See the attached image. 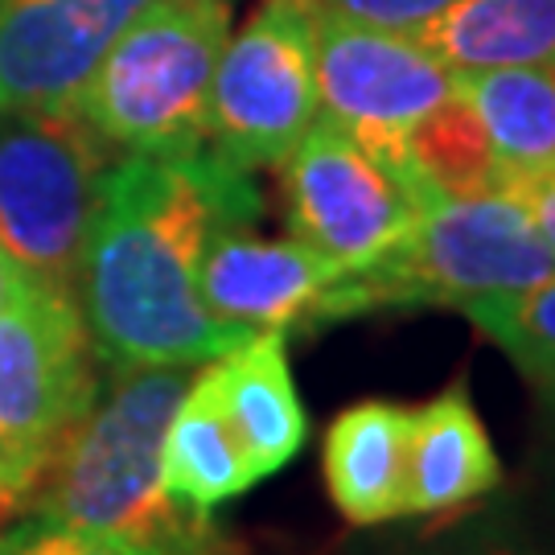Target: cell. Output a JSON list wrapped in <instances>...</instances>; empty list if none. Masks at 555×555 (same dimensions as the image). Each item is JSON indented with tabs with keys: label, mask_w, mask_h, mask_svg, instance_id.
I'll return each mask as SVG.
<instances>
[{
	"label": "cell",
	"mask_w": 555,
	"mask_h": 555,
	"mask_svg": "<svg viewBox=\"0 0 555 555\" xmlns=\"http://www.w3.org/2000/svg\"><path fill=\"white\" fill-rule=\"evenodd\" d=\"M259 215L247 169L190 153H128L103 173L100 210L82 251L87 334L112 366H206L247 337L198 293L206 238Z\"/></svg>",
	"instance_id": "6da1fadb"
},
{
	"label": "cell",
	"mask_w": 555,
	"mask_h": 555,
	"mask_svg": "<svg viewBox=\"0 0 555 555\" xmlns=\"http://www.w3.org/2000/svg\"><path fill=\"white\" fill-rule=\"evenodd\" d=\"M276 173L293 238L309 243L341 272L383 259L412 231L420 210L440 198L408 144L358 137L325 112L276 160Z\"/></svg>",
	"instance_id": "5b68a950"
},
{
	"label": "cell",
	"mask_w": 555,
	"mask_h": 555,
	"mask_svg": "<svg viewBox=\"0 0 555 555\" xmlns=\"http://www.w3.org/2000/svg\"><path fill=\"white\" fill-rule=\"evenodd\" d=\"M34 280L38 276H34L29 268H21L17 259L9 256V247L0 243V309H9V305H13V300H17Z\"/></svg>",
	"instance_id": "cb8c5ba5"
},
{
	"label": "cell",
	"mask_w": 555,
	"mask_h": 555,
	"mask_svg": "<svg viewBox=\"0 0 555 555\" xmlns=\"http://www.w3.org/2000/svg\"><path fill=\"white\" fill-rule=\"evenodd\" d=\"M433 555H522L506 543H465V547H453V552H433Z\"/></svg>",
	"instance_id": "d4e9b609"
},
{
	"label": "cell",
	"mask_w": 555,
	"mask_h": 555,
	"mask_svg": "<svg viewBox=\"0 0 555 555\" xmlns=\"http://www.w3.org/2000/svg\"><path fill=\"white\" fill-rule=\"evenodd\" d=\"M313 70L325 116L358 137L408 144V132L453 95V70L412 34L313 13Z\"/></svg>",
	"instance_id": "ba28073f"
},
{
	"label": "cell",
	"mask_w": 555,
	"mask_h": 555,
	"mask_svg": "<svg viewBox=\"0 0 555 555\" xmlns=\"http://www.w3.org/2000/svg\"><path fill=\"white\" fill-rule=\"evenodd\" d=\"M17 506H21V502H13V498H0V522H4V518L13 515Z\"/></svg>",
	"instance_id": "484cf974"
},
{
	"label": "cell",
	"mask_w": 555,
	"mask_h": 555,
	"mask_svg": "<svg viewBox=\"0 0 555 555\" xmlns=\"http://www.w3.org/2000/svg\"><path fill=\"white\" fill-rule=\"evenodd\" d=\"M54 449L59 444H29V440H13L0 433V498H13L25 506V498H34L50 469Z\"/></svg>",
	"instance_id": "7402d4cb"
},
{
	"label": "cell",
	"mask_w": 555,
	"mask_h": 555,
	"mask_svg": "<svg viewBox=\"0 0 555 555\" xmlns=\"http://www.w3.org/2000/svg\"><path fill=\"white\" fill-rule=\"evenodd\" d=\"M555 276V256L511 190L440 194L412 231L371 268L341 272L325 297V321L375 309L502 297Z\"/></svg>",
	"instance_id": "3957f363"
},
{
	"label": "cell",
	"mask_w": 555,
	"mask_h": 555,
	"mask_svg": "<svg viewBox=\"0 0 555 555\" xmlns=\"http://www.w3.org/2000/svg\"><path fill=\"white\" fill-rule=\"evenodd\" d=\"M284 337L288 334L280 330H263L231 354L215 358L222 412L256 481L280 474L309 437V416L300 408Z\"/></svg>",
	"instance_id": "4fadbf2b"
},
{
	"label": "cell",
	"mask_w": 555,
	"mask_h": 555,
	"mask_svg": "<svg viewBox=\"0 0 555 555\" xmlns=\"http://www.w3.org/2000/svg\"><path fill=\"white\" fill-rule=\"evenodd\" d=\"M107 140L75 107L0 112V243L46 284L75 288L100 210Z\"/></svg>",
	"instance_id": "8992f818"
},
{
	"label": "cell",
	"mask_w": 555,
	"mask_h": 555,
	"mask_svg": "<svg viewBox=\"0 0 555 555\" xmlns=\"http://www.w3.org/2000/svg\"><path fill=\"white\" fill-rule=\"evenodd\" d=\"M408 433L412 412L391 399H362L330 424L321 469L346 522L378 527L408 515Z\"/></svg>",
	"instance_id": "5bb4252c"
},
{
	"label": "cell",
	"mask_w": 555,
	"mask_h": 555,
	"mask_svg": "<svg viewBox=\"0 0 555 555\" xmlns=\"http://www.w3.org/2000/svg\"><path fill=\"white\" fill-rule=\"evenodd\" d=\"M453 87L486 128L502 190L552 173L555 66H498V70H469V75L453 70Z\"/></svg>",
	"instance_id": "2e32d148"
},
{
	"label": "cell",
	"mask_w": 555,
	"mask_h": 555,
	"mask_svg": "<svg viewBox=\"0 0 555 555\" xmlns=\"http://www.w3.org/2000/svg\"><path fill=\"white\" fill-rule=\"evenodd\" d=\"M502 486V456L481 424L469 383L456 378L412 412L408 515H456Z\"/></svg>",
	"instance_id": "7c38bea8"
},
{
	"label": "cell",
	"mask_w": 555,
	"mask_h": 555,
	"mask_svg": "<svg viewBox=\"0 0 555 555\" xmlns=\"http://www.w3.org/2000/svg\"><path fill=\"white\" fill-rule=\"evenodd\" d=\"M149 0H0V112L75 107L82 82Z\"/></svg>",
	"instance_id": "30bf717a"
},
{
	"label": "cell",
	"mask_w": 555,
	"mask_h": 555,
	"mask_svg": "<svg viewBox=\"0 0 555 555\" xmlns=\"http://www.w3.org/2000/svg\"><path fill=\"white\" fill-rule=\"evenodd\" d=\"M313 4L330 9V13H341V17L383 25V29H396V34H412L416 38L428 21L440 17L456 0H313Z\"/></svg>",
	"instance_id": "44dd1931"
},
{
	"label": "cell",
	"mask_w": 555,
	"mask_h": 555,
	"mask_svg": "<svg viewBox=\"0 0 555 555\" xmlns=\"http://www.w3.org/2000/svg\"><path fill=\"white\" fill-rule=\"evenodd\" d=\"M543 403H547V408L555 412V391H552V396H543Z\"/></svg>",
	"instance_id": "4316f807"
},
{
	"label": "cell",
	"mask_w": 555,
	"mask_h": 555,
	"mask_svg": "<svg viewBox=\"0 0 555 555\" xmlns=\"http://www.w3.org/2000/svg\"><path fill=\"white\" fill-rule=\"evenodd\" d=\"M313 0H263L227 38L206 100V149L235 169L276 165L318 119Z\"/></svg>",
	"instance_id": "52a82bcc"
},
{
	"label": "cell",
	"mask_w": 555,
	"mask_h": 555,
	"mask_svg": "<svg viewBox=\"0 0 555 555\" xmlns=\"http://www.w3.org/2000/svg\"><path fill=\"white\" fill-rule=\"evenodd\" d=\"M194 375V366H116L112 391L59 440L34 515L132 539H181L206 522L178 511L160 486L165 428Z\"/></svg>",
	"instance_id": "7a4b0ae2"
},
{
	"label": "cell",
	"mask_w": 555,
	"mask_h": 555,
	"mask_svg": "<svg viewBox=\"0 0 555 555\" xmlns=\"http://www.w3.org/2000/svg\"><path fill=\"white\" fill-rule=\"evenodd\" d=\"M461 313L494 341L518 366V375L539 391V399L555 391V276L531 288L481 297L461 305Z\"/></svg>",
	"instance_id": "d6986e66"
},
{
	"label": "cell",
	"mask_w": 555,
	"mask_h": 555,
	"mask_svg": "<svg viewBox=\"0 0 555 555\" xmlns=\"http://www.w3.org/2000/svg\"><path fill=\"white\" fill-rule=\"evenodd\" d=\"M231 38V0H149L82 82L79 112L128 153H190L206 144V100Z\"/></svg>",
	"instance_id": "277c9868"
},
{
	"label": "cell",
	"mask_w": 555,
	"mask_h": 555,
	"mask_svg": "<svg viewBox=\"0 0 555 555\" xmlns=\"http://www.w3.org/2000/svg\"><path fill=\"white\" fill-rule=\"evenodd\" d=\"M416 38L456 75L555 66V0H456Z\"/></svg>",
	"instance_id": "e0dca14e"
},
{
	"label": "cell",
	"mask_w": 555,
	"mask_h": 555,
	"mask_svg": "<svg viewBox=\"0 0 555 555\" xmlns=\"http://www.w3.org/2000/svg\"><path fill=\"white\" fill-rule=\"evenodd\" d=\"M408 153L416 169L437 185L440 194H481V190H502L498 185L494 153L481 119L465 95L453 87V95L433 107L408 132Z\"/></svg>",
	"instance_id": "ac0fdd59"
},
{
	"label": "cell",
	"mask_w": 555,
	"mask_h": 555,
	"mask_svg": "<svg viewBox=\"0 0 555 555\" xmlns=\"http://www.w3.org/2000/svg\"><path fill=\"white\" fill-rule=\"evenodd\" d=\"M160 486L178 511L194 518L215 515L231 498L247 494L256 486L247 456L235 440V428L222 412L215 362H206V371L194 375L165 428Z\"/></svg>",
	"instance_id": "9a60e30c"
},
{
	"label": "cell",
	"mask_w": 555,
	"mask_h": 555,
	"mask_svg": "<svg viewBox=\"0 0 555 555\" xmlns=\"http://www.w3.org/2000/svg\"><path fill=\"white\" fill-rule=\"evenodd\" d=\"M341 268L300 238H256L243 222H222L198 263L202 305L243 334L297 330L325 321V297Z\"/></svg>",
	"instance_id": "8fae6325"
},
{
	"label": "cell",
	"mask_w": 555,
	"mask_h": 555,
	"mask_svg": "<svg viewBox=\"0 0 555 555\" xmlns=\"http://www.w3.org/2000/svg\"><path fill=\"white\" fill-rule=\"evenodd\" d=\"M511 194L527 206V215H531V222H535V231L543 235V243L552 247V256H555V169L552 173H543V178L522 181V185H515Z\"/></svg>",
	"instance_id": "603a6c76"
},
{
	"label": "cell",
	"mask_w": 555,
	"mask_h": 555,
	"mask_svg": "<svg viewBox=\"0 0 555 555\" xmlns=\"http://www.w3.org/2000/svg\"><path fill=\"white\" fill-rule=\"evenodd\" d=\"M0 555H235L206 522L181 539H132L116 531H82L50 518H25L0 535Z\"/></svg>",
	"instance_id": "ffe728a7"
},
{
	"label": "cell",
	"mask_w": 555,
	"mask_h": 555,
	"mask_svg": "<svg viewBox=\"0 0 555 555\" xmlns=\"http://www.w3.org/2000/svg\"><path fill=\"white\" fill-rule=\"evenodd\" d=\"M100 399L91 334L75 297L34 280L0 309V433L59 444Z\"/></svg>",
	"instance_id": "9c48e42d"
}]
</instances>
